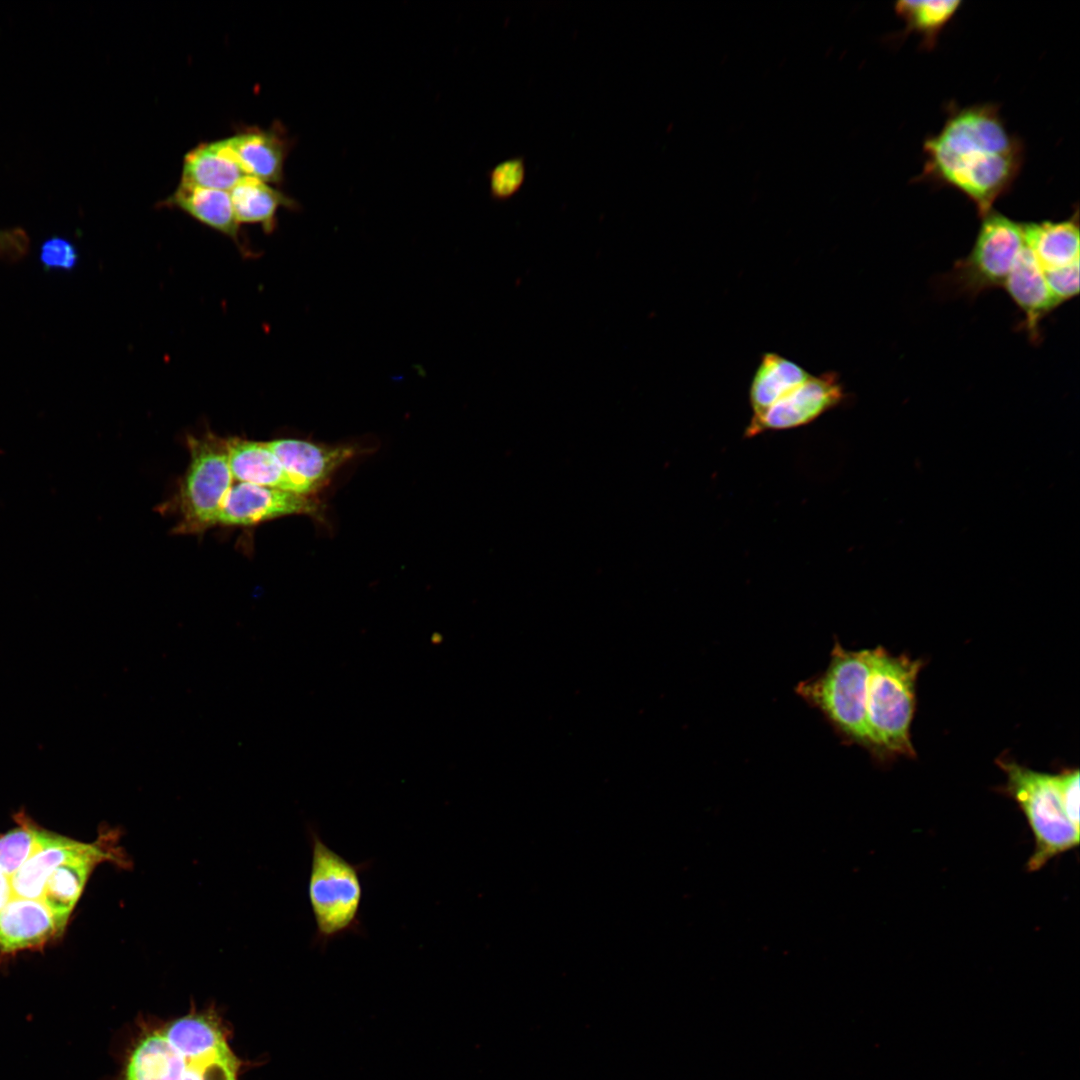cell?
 I'll use <instances>...</instances> for the list:
<instances>
[{
  "label": "cell",
  "instance_id": "17",
  "mask_svg": "<svg viewBox=\"0 0 1080 1080\" xmlns=\"http://www.w3.org/2000/svg\"><path fill=\"white\" fill-rule=\"evenodd\" d=\"M227 448L234 480L300 494L297 484L266 442L230 438Z\"/></svg>",
  "mask_w": 1080,
  "mask_h": 1080
},
{
  "label": "cell",
  "instance_id": "24",
  "mask_svg": "<svg viewBox=\"0 0 1080 1080\" xmlns=\"http://www.w3.org/2000/svg\"><path fill=\"white\" fill-rule=\"evenodd\" d=\"M16 819L17 827L0 834V870L9 877L38 850L49 832L24 814L17 815Z\"/></svg>",
  "mask_w": 1080,
  "mask_h": 1080
},
{
  "label": "cell",
  "instance_id": "28",
  "mask_svg": "<svg viewBox=\"0 0 1080 1080\" xmlns=\"http://www.w3.org/2000/svg\"><path fill=\"white\" fill-rule=\"evenodd\" d=\"M41 261L48 268H61L70 270L78 260V254L74 246L65 239L53 238L47 240L41 249Z\"/></svg>",
  "mask_w": 1080,
  "mask_h": 1080
},
{
  "label": "cell",
  "instance_id": "31",
  "mask_svg": "<svg viewBox=\"0 0 1080 1080\" xmlns=\"http://www.w3.org/2000/svg\"><path fill=\"white\" fill-rule=\"evenodd\" d=\"M8 234H9V232H7V231H3V232L0 231V238H3L5 236H7Z\"/></svg>",
  "mask_w": 1080,
  "mask_h": 1080
},
{
  "label": "cell",
  "instance_id": "11",
  "mask_svg": "<svg viewBox=\"0 0 1080 1080\" xmlns=\"http://www.w3.org/2000/svg\"><path fill=\"white\" fill-rule=\"evenodd\" d=\"M114 834L105 831L89 850L59 865L49 875L40 900L63 924H67L89 875L98 864L110 861L119 866L128 865Z\"/></svg>",
  "mask_w": 1080,
  "mask_h": 1080
},
{
  "label": "cell",
  "instance_id": "2",
  "mask_svg": "<svg viewBox=\"0 0 1080 1080\" xmlns=\"http://www.w3.org/2000/svg\"><path fill=\"white\" fill-rule=\"evenodd\" d=\"M242 1065L217 1012L193 1009L144 1027L117 1080H239Z\"/></svg>",
  "mask_w": 1080,
  "mask_h": 1080
},
{
  "label": "cell",
  "instance_id": "16",
  "mask_svg": "<svg viewBox=\"0 0 1080 1080\" xmlns=\"http://www.w3.org/2000/svg\"><path fill=\"white\" fill-rule=\"evenodd\" d=\"M245 176L226 138L190 150L184 156L180 183L227 191Z\"/></svg>",
  "mask_w": 1080,
  "mask_h": 1080
},
{
  "label": "cell",
  "instance_id": "14",
  "mask_svg": "<svg viewBox=\"0 0 1080 1080\" xmlns=\"http://www.w3.org/2000/svg\"><path fill=\"white\" fill-rule=\"evenodd\" d=\"M227 139L247 176L268 184L282 183L290 142L280 124L268 129L247 127Z\"/></svg>",
  "mask_w": 1080,
  "mask_h": 1080
},
{
  "label": "cell",
  "instance_id": "6",
  "mask_svg": "<svg viewBox=\"0 0 1080 1080\" xmlns=\"http://www.w3.org/2000/svg\"><path fill=\"white\" fill-rule=\"evenodd\" d=\"M190 462L178 496V534L201 533L217 524L232 487L227 439L211 432L187 438Z\"/></svg>",
  "mask_w": 1080,
  "mask_h": 1080
},
{
  "label": "cell",
  "instance_id": "12",
  "mask_svg": "<svg viewBox=\"0 0 1080 1080\" xmlns=\"http://www.w3.org/2000/svg\"><path fill=\"white\" fill-rule=\"evenodd\" d=\"M266 444L302 495H311L322 489L342 465L361 453L360 447L352 445L326 446L292 438L276 439Z\"/></svg>",
  "mask_w": 1080,
  "mask_h": 1080
},
{
  "label": "cell",
  "instance_id": "26",
  "mask_svg": "<svg viewBox=\"0 0 1080 1080\" xmlns=\"http://www.w3.org/2000/svg\"><path fill=\"white\" fill-rule=\"evenodd\" d=\"M1043 274L1058 306L1078 295L1079 261L1064 267L1045 269Z\"/></svg>",
  "mask_w": 1080,
  "mask_h": 1080
},
{
  "label": "cell",
  "instance_id": "1",
  "mask_svg": "<svg viewBox=\"0 0 1080 1080\" xmlns=\"http://www.w3.org/2000/svg\"><path fill=\"white\" fill-rule=\"evenodd\" d=\"M922 176L963 193L982 217L1008 192L1023 160L1021 140L994 103L951 106L941 130L923 145Z\"/></svg>",
  "mask_w": 1080,
  "mask_h": 1080
},
{
  "label": "cell",
  "instance_id": "4",
  "mask_svg": "<svg viewBox=\"0 0 1080 1080\" xmlns=\"http://www.w3.org/2000/svg\"><path fill=\"white\" fill-rule=\"evenodd\" d=\"M311 864L307 895L315 934L313 943L322 951L346 934H363L361 875L371 862L352 863L330 848L313 828L308 829Z\"/></svg>",
  "mask_w": 1080,
  "mask_h": 1080
},
{
  "label": "cell",
  "instance_id": "25",
  "mask_svg": "<svg viewBox=\"0 0 1080 1080\" xmlns=\"http://www.w3.org/2000/svg\"><path fill=\"white\" fill-rule=\"evenodd\" d=\"M526 179V163L523 156L506 159L488 172L489 191L496 201H506L515 196Z\"/></svg>",
  "mask_w": 1080,
  "mask_h": 1080
},
{
  "label": "cell",
  "instance_id": "13",
  "mask_svg": "<svg viewBox=\"0 0 1080 1080\" xmlns=\"http://www.w3.org/2000/svg\"><path fill=\"white\" fill-rule=\"evenodd\" d=\"M65 927L40 899L13 897L0 912V951L11 954L40 947Z\"/></svg>",
  "mask_w": 1080,
  "mask_h": 1080
},
{
  "label": "cell",
  "instance_id": "18",
  "mask_svg": "<svg viewBox=\"0 0 1080 1080\" xmlns=\"http://www.w3.org/2000/svg\"><path fill=\"white\" fill-rule=\"evenodd\" d=\"M162 205L183 211L200 223L231 238L240 248L242 247L240 225L227 191L179 183L176 190Z\"/></svg>",
  "mask_w": 1080,
  "mask_h": 1080
},
{
  "label": "cell",
  "instance_id": "29",
  "mask_svg": "<svg viewBox=\"0 0 1080 1080\" xmlns=\"http://www.w3.org/2000/svg\"><path fill=\"white\" fill-rule=\"evenodd\" d=\"M13 897L11 877L0 870V912Z\"/></svg>",
  "mask_w": 1080,
  "mask_h": 1080
},
{
  "label": "cell",
  "instance_id": "3",
  "mask_svg": "<svg viewBox=\"0 0 1080 1080\" xmlns=\"http://www.w3.org/2000/svg\"><path fill=\"white\" fill-rule=\"evenodd\" d=\"M921 659L871 649L866 700V747L884 757H914L911 724Z\"/></svg>",
  "mask_w": 1080,
  "mask_h": 1080
},
{
  "label": "cell",
  "instance_id": "7",
  "mask_svg": "<svg viewBox=\"0 0 1080 1080\" xmlns=\"http://www.w3.org/2000/svg\"><path fill=\"white\" fill-rule=\"evenodd\" d=\"M870 672L871 649L851 651L836 645L825 673L799 689L843 734L864 746Z\"/></svg>",
  "mask_w": 1080,
  "mask_h": 1080
},
{
  "label": "cell",
  "instance_id": "23",
  "mask_svg": "<svg viewBox=\"0 0 1080 1080\" xmlns=\"http://www.w3.org/2000/svg\"><path fill=\"white\" fill-rule=\"evenodd\" d=\"M961 3L959 0H901L895 3V11L903 19L906 32L921 34L924 44L932 47Z\"/></svg>",
  "mask_w": 1080,
  "mask_h": 1080
},
{
  "label": "cell",
  "instance_id": "20",
  "mask_svg": "<svg viewBox=\"0 0 1080 1080\" xmlns=\"http://www.w3.org/2000/svg\"><path fill=\"white\" fill-rule=\"evenodd\" d=\"M91 845L48 832L38 850L11 876L14 897L41 899L49 875L59 865L89 850Z\"/></svg>",
  "mask_w": 1080,
  "mask_h": 1080
},
{
  "label": "cell",
  "instance_id": "30",
  "mask_svg": "<svg viewBox=\"0 0 1080 1080\" xmlns=\"http://www.w3.org/2000/svg\"><path fill=\"white\" fill-rule=\"evenodd\" d=\"M16 240H21L17 237V233L10 232L7 236L0 238V248H7L10 244Z\"/></svg>",
  "mask_w": 1080,
  "mask_h": 1080
},
{
  "label": "cell",
  "instance_id": "15",
  "mask_svg": "<svg viewBox=\"0 0 1080 1080\" xmlns=\"http://www.w3.org/2000/svg\"><path fill=\"white\" fill-rule=\"evenodd\" d=\"M1003 288L1024 316L1023 326L1032 341L1040 337V323L1058 307L1043 270L1025 245L1006 279Z\"/></svg>",
  "mask_w": 1080,
  "mask_h": 1080
},
{
  "label": "cell",
  "instance_id": "9",
  "mask_svg": "<svg viewBox=\"0 0 1080 1080\" xmlns=\"http://www.w3.org/2000/svg\"><path fill=\"white\" fill-rule=\"evenodd\" d=\"M845 397L844 387L836 372L828 371L820 375H811L763 414L751 417L745 436L754 437L767 431L805 426L839 406Z\"/></svg>",
  "mask_w": 1080,
  "mask_h": 1080
},
{
  "label": "cell",
  "instance_id": "5",
  "mask_svg": "<svg viewBox=\"0 0 1080 1080\" xmlns=\"http://www.w3.org/2000/svg\"><path fill=\"white\" fill-rule=\"evenodd\" d=\"M1006 775L1005 792L1022 810L1035 840L1027 869L1035 872L1052 858L1079 844L1080 831L1063 810L1054 775L1034 771L1012 760L1000 759Z\"/></svg>",
  "mask_w": 1080,
  "mask_h": 1080
},
{
  "label": "cell",
  "instance_id": "22",
  "mask_svg": "<svg viewBox=\"0 0 1080 1080\" xmlns=\"http://www.w3.org/2000/svg\"><path fill=\"white\" fill-rule=\"evenodd\" d=\"M811 375L802 366L778 353H764L750 384L751 417L763 414Z\"/></svg>",
  "mask_w": 1080,
  "mask_h": 1080
},
{
  "label": "cell",
  "instance_id": "21",
  "mask_svg": "<svg viewBox=\"0 0 1080 1080\" xmlns=\"http://www.w3.org/2000/svg\"><path fill=\"white\" fill-rule=\"evenodd\" d=\"M235 217L241 224H258L266 233L277 225L281 207L297 210V202L270 184L252 177H243L229 192Z\"/></svg>",
  "mask_w": 1080,
  "mask_h": 1080
},
{
  "label": "cell",
  "instance_id": "19",
  "mask_svg": "<svg viewBox=\"0 0 1080 1080\" xmlns=\"http://www.w3.org/2000/svg\"><path fill=\"white\" fill-rule=\"evenodd\" d=\"M1078 210L1060 221L1023 223L1025 245L1043 270L1064 267L1079 261Z\"/></svg>",
  "mask_w": 1080,
  "mask_h": 1080
},
{
  "label": "cell",
  "instance_id": "10",
  "mask_svg": "<svg viewBox=\"0 0 1080 1080\" xmlns=\"http://www.w3.org/2000/svg\"><path fill=\"white\" fill-rule=\"evenodd\" d=\"M321 513L320 503L310 495L238 482L232 485L217 524L253 526L286 515L320 517Z\"/></svg>",
  "mask_w": 1080,
  "mask_h": 1080
},
{
  "label": "cell",
  "instance_id": "27",
  "mask_svg": "<svg viewBox=\"0 0 1080 1080\" xmlns=\"http://www.w3.org/2000/svg\"><path fill=\"white\" fill-rule=\"evenodd\" d=\"M1079 771L1066 770L1054 775V782L1066 817L1073 827L1079 828Z\"/></svg>",
  "mask_w": 1080,
  "mask_h": 1080
},
{
  "label": "cell",
  "instance_id": "8",
  "mask_svg": "<svg viewBox=\"0 0 1080 1080\" xmlns=\"http://www.w3.org/2000/svg\"><path fill=\"white\" fill-rule=\"evenodd\" d=\"M1024 246L1023 223L991 210L982 216L971 251L955 263L948 282L958 293L973 297L1003 288Z\"/></svg>",
  "mask_w": 1080,
  "mask_h": 1080
}]
</instances>
